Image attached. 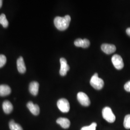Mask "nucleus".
<instances>
[{
	"mask_svg": "<svg viewBox=\"0 0 130 130\" xmlns=\"http://www.w3.org/2000/svg\"><path fill=\"white\" fill-rule=\"evenodd\" d=\"M17 69L20 73H24L26 71V67L23 58L20 57L17 60Z\"/></svg>",
	"mask_w": 130,
	"mask_h": 130,
	"instance_id": "9d476101",
	"label": "nucleus"
},
{
	"mask_svg": "<svg viewBox=\"0 0 130 130\" xmlns=\"http://www.w3.org/2000/svg\"><path fill=\"white\" fill-rule=\"evenodd\" d=\"M3 5V1L2 0H0V8L2 7Z\"/></svg>",
	"mask_w": 130,
	"mask_h": 130,
	"instance_id": "b1692460",
	"label": "nucleus"
},
{
	"mask_svg": "<svg viewBox=\"0 0 130 130\" xmlns=\"http://www.w3.org/2000/svg\"><path fill=\"white\" fill-rule=\"evenodd\" d=\"M111 60L114 66L117 70H121L124 67V63L121 56L114 55L112 57Z\"/></svg>",
	"mask_w": 130,
	"mask_h": 130,
	"instance_id": "39448f33",
	"label": "nucleus"
},
{
	"mask_svg": "<svg viewBox=\"0 0 130 130\" xmlns=\"http://www.w3.org/2000/svg\"><path fill=\"white\" fill-rule=\"evenodd\" d=\"M102 116L103 118L109 123H113L116 120V117L109 107H105L103 109Z\"/></svg>",
	"mask_w": 130,
	"mask_h": 130,
	"instance_id": "7ed1b4c3",
	"label": "nucleus"
},
{
	"mask_svg": "<svg viewBox=\"0 0 130 130\" xmlns=\"http://www.w3.org/2000/svg\"><path fill=\"white\" fill-rule=\"evenodd\" d=\"M3 109L6 114H9L13 109V105L9 101H5L3 104Z\"/></svg>",
	"mask_w": 130,
	"mask_h": 130,
	"instance_id": "4468645a",
	"label": "nucleus"
},
{
	"mask_svg": "<svg viewBox=\"0 0 130 130\" xmlns=\"http://www.w3.org/2000/svg\"><path fill=\"white\" fill-rule=\"evenodd\" d=\"M84 48H88L90 44V41H89L88 39H84Z\"/></svg>",
	"mask_w": 130,
	"mask_h": 130,
	"instance_id": "412c9836",
	"label": "nucleus"
},
{
	"mask_svg": "<svg viewBox=\"0 0 130 130\" xmlns=\"http://www.w3.org/2000/svg\"><path fill=\"white\" fill-rule=\"evenodd\" d=\"M124 127L126 129H130V114L127 115L124 120L123 122Z\"/></svg>",
	"mask_w": 130,
	"mask_h": 130,
	"instance_id": "f3484780",
	"label": "nucleus"
},
{
	"mask_svg": "<svg viewBox=\"0 0 130 130\" xmlns=\"http://www.w3.org/2000/svg\"><path fill=\"white\" fill-rule=\"evenodd\" d=\"M77 99L79 103L84 107H88L91 104L88 95L83 92H79L77 94Z\"/></svg>",
	"mask_w": 130,
	"mask_h": 130,
	"instance_id": "423d86ee",
	"label": "nucleus"
},
{
	"mask_svg": "<svg viewBox=\"0 0 130 130\" xmlns=\"http://www.w3.org/2000/svg\"><path fill=\"white\" fill-rule=\"evenodd\" d=\"M101 49L105 53L110 55L116 51V47L113 44L104 43L101 46Z\"/></svg>",
	"mask_w": 130,
	"mask_h": 130,
	"instance_id": "6e6552de",
	"label": "nucleus"
},
{
	"mask_svg": "<svg viewBox=\"0 0 130 130\" xmlns=\"http://www.w3.org/2000/svg\"><path fill=\"white\" fill-rule=\"evenodd\" d=\"M75 45L77 47H80L84 48V40L82 39H78L75 40L74 42Z\"/></svg>",
	"mask_w": 130,
	"mask_h": 130,
	"instance_id": "6ab92c4d",
	"label": "nucleus"
},
{
	"mask_svg": "<svg viewBox=\"0 0 130 130\" xmlns=\"http://www.w3.org/2000/svg\"><path fill=\"white\" fill-rule=\"evenodd\" d=\"M0 24L4 28H7L8 26V21L4 14H1L0 15Z\"/></svg>",
	"mask_w": 130,
	"mask_h": 130,
	"instance_id": "dca6fc26",
	"label": "nucleus"
},
{
	"mask_svg": "<svg viewBox=\"0 0 130 130\" xmlns=\"http://www.w3.org/2000/svg\"><path fill=\"white\" fill-rule=\"evenodd\" d=\"M9 128L10 130H23L22 127L14 121H10Z\"/></svg>",
	"mask_w": 130,
	"mask_h": 130,
	"instance_id": "2eb2a0df",
	"label": "nucleus"
},
{
	"mask_svg": "<svg viewBox=\"0 0 130 130\" xmlns=\"http://www.w3.org/2000/svg\"><path fill=\"white\" fill-rule=\"evenodd\" d=\"M90 84L93 88L99 90L103 88L104 85V82L102 79L98 77V73H95L91 79Z\"/></svg>",
	"mask_w": 130,
	"mask_h": 130,
	"instance_id": "f03ea898",
	"label": "nucleus"
},
{
	"mask_svg": "<svg viewBox=\"0 0 130 130\" xmlns=\"http://www.w3.org/2000/svg\"><path fill=\"white\" fill-rule=\"evenodd\" d=\"M57 106L61 111L67 113L70 111V103L65 98L60 99L57 103Z\"/></svg>",
	"mask_w": 130,
	"mask_h": 130,
	"instance_id": "20e7f679",
	"label": "nucleus"
},
{
	"mask_svg": "<svg viewBox=\"0 0 130 130\" xmlns=\"http://www.w3.org/2000/svg\"><path fill=\"white\" fill-rule=\"evenodd\" d=\"M56 122L64 129H68L70 125V122L69 119L65 118H58Z\"/></svg>",
	"mask_w": 130,
	"mask_h": 130,
	"instance_id": "f8f14e48",
	"label": "nucleus"
},
{
	"mask_svg": "<svg viewBox=\"0 0 130 130\" xmlns=\"http://www.w3.org/2000/svg\"><path fill=\"white\" fill-rule=\"evenodd\" d=\"M126 33L129 36H130V28H128L126 29Z\"/></svg>",
	"mask_w": 130,
	"mask_h": 130,
	"instance_id": "5701e85b",
	"label": "nucleus"
},
{
	"mask_svg": "<svg viewBox=\"0 0 130 130\" xmlns=\"http://www.w3.org/2000/svg\"><path fill=\"white\" fill-rule=\"evenodd\" d=\"M60 62L61 67L59 73L61 76H64L66 75L68 71L70 70V66L68 64L67 61L64 58H61Z\"/></svg>",
	"mask_w": 130,
	"mask_h": 130,
	"instance_id": "0eeeda50",
	"label": "nucleus"
},
{
	"mask_svg": "<svg viewBox=\"0 0 130 130\" xmlns=\"http://www.w3.org/2000/svg\"><path fill=\"white\" fill-rule=\"evenodd\" d=\"M96 123L93 122L90 125L83 127L80 130H96Z\"/></svg>",
	"mask_w": 130,
	"mask_h": 130,
	"instance_id": "a211bd4d",
	"label": "nucleus"
},
{
	"mask_svg": "<svg viewBox=\"0 0 130 130\" xmlns=\"http://www.w3.org/2000/svg\"><path fill=\"white\" fill-rule=\"evenodd\" d=\"M27 107L29 111L34 115L37 116L40 113V107L37 104H34L32 102H29L27 104Z\"/></svg>",
	"mask_w": 130,
	"mask_h": 130,
	"instance_id": "1a4fd4ad",
	"label": "nucleus"
},
{
	"mask_svg": "<svg viewBox=\"0 0 130 130\" xmlns=\"http://www.w3.org/2000/svg\"><path fill=\"white\" fill-rule=\"evenodd\" d=\"M39 84L37 82H32L29 85V91L32 95L36 96L39 92Z\"/></svg>",
	"mask_w": 130,
	"mask_h": 130,
	"instance_id": "9b49d317",
	"label": "nucleus"
},
{
	"mask_svg": "<svg viewBox=\"0 0 130 130\" xmlns=\"http://www.w3.org/2000/svg\"><path fill=\"white\" fill-rule=\"evenodd\" d=\"M6 63V57L5 55H0V68L5 66Z\"/></svg>",
	"mask_w": 130,
	"mask_h": 130,
	"instance_id": "aec40b11",
	"label": "nucleus"
},
{
	"mask_svg": "<svg viewBox=\"0 0 130 130\" xmlns=\"http://www.w3.org/2000/svg\"><path fill=\"white\" fill-rule=\"evenodd\" d=\"M71 21V18L69 15H66L64 17H56L54 19V24L58 30L63 31L67 29Z\"/></svg>",
	"mask_w": 130,
	"mask_h": 130,
	"instance_id": "f257e3e1",
	"label": "nucleus"
},
{
	"mask_svg": "<svg viewBox=\"0 0 130 130\" xmlns=\"http://www.w3.org/2000/svg\"><path fill=\"white\" fill-rule=\"evenodd\" d=\"M11 92V89L9 86L7 85H0V96H5L8 95Z\"/></svg>",
	"mask_w": 130,
	"mask_h": 130,
	"instance_id": "ddd939ff",
	"label": "nucleus"
},
{
	"mask_svg": "<svg viewBox=\"0 0 130 130\" xmlns=\"http://www.w3.org/2000/svg\"><path fill=\"white\" fill-rule=\"evenodd\" d=\"M124 87L127 92H130V80L126 83Z\"/></svg>",
	"mask_w": 130,
	"mask_h": 130,
	"instance_id": "4be33fe9",
	"label": "nucleus"
}]
</instances>
